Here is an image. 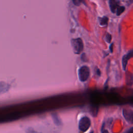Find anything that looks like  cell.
Wrapping results in <instances>:
<instances>
[{"label": "cell", "instance_id": "obj_1", "mask_svg": "<svg viewBox=\"0 0 133 133\" xmlns=\"http://www.w3.org/2000/svg\"><path fill=\"white\" fill-rule=\"evenodd\" d=\"M71 44L73 51L75 54L78 55L82 51L84 46L83 41L81 38H72L71 40Z\"/></svg>", "mask_w": 133, "mask_h": 133}, {"label": "cell", "instance_id": "obj_2", "mask_svg": "<svg viewBox=\"0 0 133 133\" xmlns=\"http://www.w3.org/2000/svg\"><path fill=\"white\" fill-rule=\"evenodd\" d=\"M78 78L82 82H86L89 78L90 75V70L88 66H82L78 69Z\"/></svg>", "mask_w": 133, "mask_h": 133}, {"label": "cell", "instance_id": "obj_3", "mask_svg": "<svg viewBox=\"0 0 133 133\" xmlns=\"http://www.w3.org/2000/svg\"><path fill=\"white\" fill-rule=\"evenodd\" d=\"M91 124V121L89 118L87 116H84L81 118L79 121L78 127L80 130L83 132H85L88 129Z\"/></svg>", "mask_w": 133, "mask_h": 133}, {"label": "cell", "instance_id": "obj_4", "mask_svg": "<svg viewBox=\"0 0 133 133\" xmlns=\"http://www.w3.org/2000/svg\"><path fill=\"white\" fill-rule=\"evenodd\" d=\"M123 114L127 121L130 123H133V111L124 109L123 110Z\"/></svg>", "mask_w": 133, "mask_h": 133}, {"label": "cell", "instance_id": "obj_5", "mask_svg": "<svg viewBox=\"0 0 133 133\" xmlns=\"http://www.w3.org/2000/svg\"><path fill=\"white\" fill-rule=\"evenodd\" d=\"M131 57H133V49L130 50L126 55H124L122 58V66L124 70H126L127 62L128 60Z\"/></svg>", "mask_w": 133, "mask_h": 133}, {"label": "cell", "instance_id": "obj_6", "mask_svg": "<svg viewBox=\"0 0 133 133\" xmlns=\"http://www.w3.org/2000/svg\"><path fill=\"white\" fill-rule=\"evenodd\" d=\"M109 6L110 8V10L112 12L115 13L116 12V10L118 8V7L119 6H118V2L115 1H109Z\"/></svg>", "mask_w": 133, "mask_h": 133}, {"label": "cell", "instance_id": "obj_7", "mask_svg": "<svg viewBox=\"0 0 133 133\" xmlns=\"http://www.w3.org/2000/svg\"><path fill=\"white\" fill-rule=\"evenodd\" d=\"M98 20L100 25L101 26H104L107 25L109 18L107 16H103L102 17H99Z\"/></svg>", "mask_w": 133, "mask_h": 133}, {"label": "cell", "instance_id": "obj_8", "mask_svg": "<svg viewBox=\"0 0 133 133\" xmlns=\"http://www.w3.org/2000/svg\"><path fill=\"white\" fill-rule=\"evenodd\" d=\"M124 10H125V7L124 6H119L116 10V15L119 16L124 12Z\"/></svg>", "mask_w": 133, "mask_h": 133}, {"label": "cell", "instance_id": "obj_9", "mask_svg": "<svg viewBox=\"0 0 133 133\" xmlns=\"http://www.w3.org/2000/svg\"><path fill=\"white\" fill-rule=\"evenodd\" d=\"M105 41L108 43H110L111 42V39H112V36H111V35L110 33H107V34L105 35Z\"/></svg>", "mask_w": 133, "mask_h": 133}, {"label": "cell", "instance_id": "obj_10", "mask_svg": "<svg viewBox=\"0 0 133 133\" xmlns=\"http://www.w3.org/2000/svg\"><path fill=\"white\" fill-rule=\"evenodd\" d=\"M129 77H127V84H129V85H131L132 83V80H133V78L132 77V75L131 74H129Z\"/></svg>", "mask_w": 133, "mask_h": 133}, {"label": "cell", "instance_id": "obj_11", "mask_svg": "<svg viewBox=\"0 0 133 133\" xmlns=\"http://www.w3.org/2000/svg\"><path fill=\"white\" fill-rule=\"evenodd\" d=\"M81 58V60L83 61H87V57H86L85 53H83L82 54Z\"/></svg>", "mask_w": 133, "mask_h": 133}, {"label": "cell", "instance_id": "obj_12", "mask_svg": "<svg viewBox=\"0 0 133 133\" xmlns=\"http://www.w3.org/2000/svg\"><path fill=\"white\" fill-rule=\"evenodd\" d=\"M95 71H96V74L98 75V76H100L101 75V72H100V70L97 68V67H96L95 68Z\"/></svg>", "mask_w": 133, "mask_h": 133}, {"label": "cell", "instance_id": "obj_13", "mask_svg": "<svg viewBox=\"0 0 133 133\" xmlns=\"http://www.w3.org/2000/svg\"><path fill=\"white\" fill-rule=\"evenodd\" d=\"M73 2L74 5H75L76 6H79L81 4V1H78V0H75V1H73Z\"/></svg>", "mask_w": 133, "mask_h": 133}, {"label": "cell", "instance_id": "obj_14", "mask_svg": "<svg viewBox=\"0 0 133 133\" xmlns=\"http://www.w3.org/2000/svg\"><path fill=\"white\" fill-rule=\"evenodd\" d=\"M113 44L112 43L110 46V47H109V49H110V52H113Z\"/></svg>", "mask_w": 133, "mask_h": 133}, {"label": "cell", "instance_id": "obj_15", "mask_svg": "<svg viewBox=\"0 0 133 133\" xmlns=\"http://www.w3.org/2000/svg\"><path fill=\"white\" fill-rule=\"evenodd\" d=\"M127 133H133V127L128 130Z\"/></svg>", "mask_w": 133, "mask_h": 133}, {"label": "cell", "instance_id": "obj_16", "mask_svg": "<svg viewBox=\"0 0 133 133\" xmlns=\"http://www.w3.org/2000/svg\"><path fill=\"white\" fill-rule=\"evenodd\" d=\"M102 133H109V132H108V131L107 130H103L102 131Z\"/></svg>", "mask_w": 133, "mask_h": 133}, {"label": "cell", "instance_id": "obj_17", "mask_svg": "<svg viewBox=\"0 0 133 133\" xmlns=\"http://www.w3.org/2000/svg\"><path fill=\"white\" fill-rule=\"evenodd\" d=\"M90 133H92V132H90Z\"/></svg>", "mask_w": 133, "mask_h": 133}]
</instances>
